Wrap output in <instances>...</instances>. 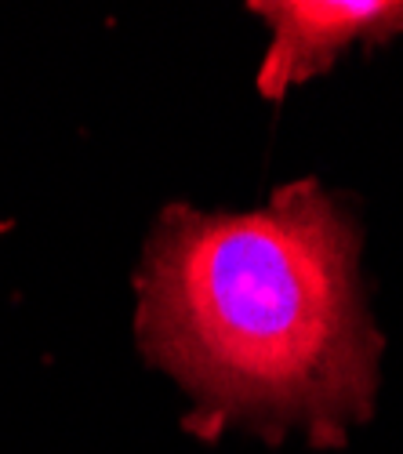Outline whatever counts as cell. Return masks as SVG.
Wrapping results in <instances>:
<instances>
[{"label":"cell","mask_w":403,"mask_h":454,"mask_svg":"<svg viewBox=\"0 0 403 454\" xmlns=\"http://www.w3.org/2000/svg\"><path fill=\"white\" fill-rule=\"evenodd\" d=\"M138 342L190 389L186 426L207 440L247 426L276 443L302 426L313 447H342L375 414L382 334L353 222L316 182L247 215L167 207L138 277Z\"/></svg>","instance_id":"1"},{"label":"cell","mask_w":403,"mask_h":454,"mask_svg":"<svg viewBox=\"0 0 403 454\" xmlns=\"http://www.w3.org/2000/svg\"><path fill=\"white\" fill-rule=\"evenodd\" d=\"M273 22V48L259 69V91L283 98L316 73H323L356 41L378 44L403 33V0H266L251 4Z\"/></svg>","instance_id":"2"}]
</instances>
